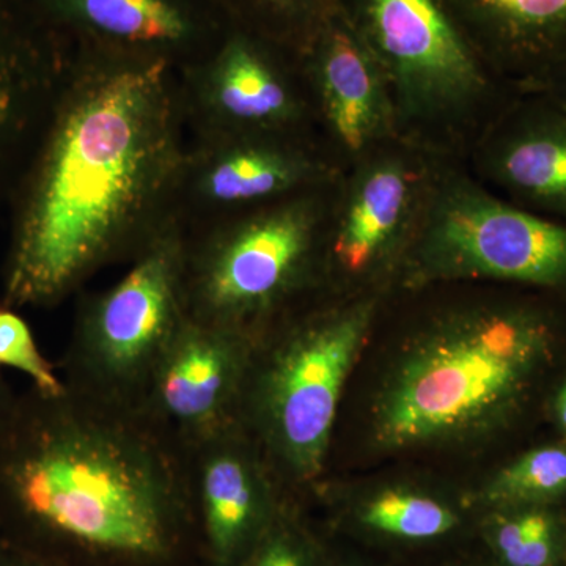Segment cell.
Instances as JSON below:
<instances>
[{
  "mask_svg": "<svg viewBox=\"0 0 566 566\" xmlns=\"http://www.w3.org/2000/svg\"><path fill=\"white\" fill-rule=\"evenodd\" d=\"M73 55L17 181L3 307L50 308L132 263L172 223L188 132L178 73L145 59Z\"/></svg>",
  "mask_w": 566,
  "mask_h": 566,
  "instance_id": "1",
  "label": "cell"
},
{
  "mask_svg": "<svg viewBox=\"0 0 566 566\" xmlns=\"http://www.w3.org/2000/svg\"><path fill=\"white\" fill-rule=\"evenodd\" d=\"M0 543L51 566H185V450L139 409L29 387L0 433Z\"/></svg>",
  "mask_w": 566,
  "mask_h": 566,
  "instance_id": "2",
  "label": "cell"
},
{
  "mask_svg": "<svg viewBox=\"0 0 566 566\" xmlns=\"http://www.w3.org/2000/svg\"><path fill=\"white\" fill-rule=\"evenodd\" d=\"M566 364V305L528 293L458 316L417 342L378 398L375 438L409 449L506 428Z\"/></svg>",
  "mask_w": 566,
  "mask_h": 566,
  "instance_id": "3",
  "label": "cell"
},
{
  "mask_svg": "<svg viewBox=\"0 0 566 566\" xmlns=\"http://www.w3.org/2000/svg\"><path fill=\"white\" fill-rule=\"evenodd\" d=\"M324 189L182 227V300L193 322L259 340L296 311L324 259Z\"/></svg>",
  "mask_w": 566,
  "mask_h": 566,
  "instance_id": "4",
  "label": "cell"
},
{
  "mask_svg": "<svg viewBox=\"0 0 566 566\" xmlns=\"http://www.w3.org/2000/svg\"><path fill=\"white\" fill-rule=\"evenodd\" d=\"M370 319L365 304L297 311L253 345L238 423L283 493L322 475L342 392Z\"/></svg>",
  "mask_w": 566,
  "mask_h": 566,
  "instance_id": "5",
  "label": "cell"
},
{
  "mask_svg": "<svg viewBox=\"0 0 566 566\" xmlns=\"http://www.w3.org/2000/svg\"><path fill=\"white\" fill-rule=\"evenodd\" d=\"M182 227L175 222L102 293L82 301L62 360L66 387L139 409L185 326Z\"/></svg>",
  "mask_w": 566,
  "mask_h": 566,
  "instance_id": "6",
  "label": "cell"
},
{
  "mask_svg": "<svg viewBox=\"0 0 566 566\" xmlns=\"http://www.w3.org/2000/svg\"><path fill=\"white\" fill-rule=\"evenodd\" d=\"M420 256L428 274L493 279L566 305V223L485 192L444 193L428 218Z\"/></svg>",
  "mask_w": 566,
  "mask_h": 566,
  "instance_id": "7",
  "label": "cell"
},
{
  "mask_svg": "<svg viewBox=\"0 0 566 566\" xmlns=\"http://www.w3.org/2000/svg\"><path fill=\"white\" fill-rule=\"evenodd\" d=\"M177 73L188 139L308 132L314 120L296 54L240 25Z\"/></svg>",
  "mask_w": 566,
  "mask_h": 566,
  "instance_id": "8",
  "label": "cell"
},
{
  "mask_svg": "<svg viewBox=\"0 0 566 566\" xmlns=\"http://www.w3.org/2000/svg\"><path fill=\"white\" fill-rule=\"evenodd\" d=\"M400 103L458 106L485 88L480 54L446 0H340Z\"/></svg>",
  "mask_w": 566,
  "mask_h": 566,
  "instance_id": "9",
  "label": "cell"
},
{
  "mask_svg": "<svg viewBox=\"0 0 566 566\" xmlns=\"http://www.w3.org/2000/svg\"><path fill=\"white\" fill-rule=\"evenodd\" d=\"M327 180L308 132L188 139L175 218L197 226L318 191Z\"/></svg>",
  "mask_w": 566,
  "mask_h": 566,
  "instance_id": "10",
  "label": "cell"
},
{
  "mask_svg": "<svg viewBox=\"0 0 566 566\" xmlns=\"http://www.w3.org/2000/svg\"><path fill=\"white\" fill-rule=\"evenodd\" d=\"M253 345L245 335L186 319L139 411L182 450L232 427Z\"/></svg>",
  "mask_w": 566,
  "mask_h": 566,
  "instance_id": "11",
  "label": "cell"
},
{
  "mask_svg": "<svg viewBox=\"0 0 566 566\" xmlns=\"http://www.w3.org/2000/svg\"><path fill=\"white\" fill-rule=\"evenodd\" d=\"M185 457L200 553L208 566H238L277 515L283 491L240 423Z\"/></svg>",
  "mask_w": 566,
  "mask_h": 566,
  "instance_id": "12",
  "label": "cell"
},
{
  "mask_svg": "<svg viewBox=\"0 0 566 566\" xmlns=\"http://www.w3.org/2000/svg\"><path fill=\"white\" fill-rule=\"evenodd\" d=\"M71 46L161 62L180 71L229 28L212 0H32Z\"/></svg>",
  "mask_w": 566,
  "mask_h": 566,
  "instance_id": "13",
  "label": "cell"
},
{
  "mask_svg": "<svg viewBox=\"0 0 566 566\" xmlns=\"http://www.w3.org/2000/svg\"><path fill=\"white\" fill-rule=\"evenodd\" d=\"M312 117L346 151H360L389 132L392 102L381 66L340 0L296 54Z\"/></svg>",
  "mask_w": 566,
  "mask_h": 566,
  "instance_id": "14",
  "label": "cell"
},
{
  "mask_svg": "<svg viewBox=\"0 0 566 566\" xmlns=\"http://www.w3.org/2000/svg\"><path fill=\"white\" fill-rule=\"evenodd\" d=\"M528 92L499 134L493 174L517 207L566 223V106Z\"/></svg>",
  "mask_w": 566,
  "mask_h": 566,
  "instance_id": "15",
  "label": "cell"
},
{
  "mask_svg": "<svg viewBox=\"0 0 566 566\" xmlns=\"http://www.w3.org/2000/svg\"><path fill=\"white\" fill-rule=\"evenodd\" d=\"M480 57L534 87L566 62V0H446Z\"/></svg>",
  "mask_w": 566,
  "mask_h": 566,
  "instance_id": "16",
  "label": "cell"
},
{
  "mask_svg": "<svg viewBox=\"0 0 566 566\" xmlns=\"http://www.w3.org/2000/svg\"><path fill=\"white\" fill-rule=\"evenodd\" d=\"M417 177L401 159L365 167L340 207L327 216L324 256L346 273H363L389 251L416 214Z\"/></svg>",
  "mask_w": 566,
  "mask_h": 566,
  "instance_id": "17",
  "label": "cell"
},
{
  "mask_svg": "<svg viewBox=\"0 0 566 566\" xmlns=\"http://www.w3.org/2000/svg\"><path fill=\"white\" fill-rule=\"evenodd\" d=\"M486 539L499 566H566L564 505L493 510Z\"/></svg>",
  "mask_w": 566,
  "mask_h": 566,
  "instance_id": "18",
  "label": "cell"
},
{
  "mask_svg": "<svg viewBox=\"0 0 566 566\" xmlns=\"http://www.w3.org/2000/svg\"><path fill=\"white\" fill-rule=\"evenodd\" d=\"M493 510L565 505L566 441L532 447L510 461L483 490Z\"/></svg>",
  "mask_w": 566,
  "mask_h": 566,
  "instance_id": "19",
  "label": "cell"
},
{
  "mask_svg": "<svg viewBox=\"0 0 566 566\" xmlns=\"http://www.w3.org/2000/svg\"><path fill=\"white\" fill-rule=\"evenodd\" d=\"M357 521L371 534L403 543H431L452 534L460 517L444 502L411 491H385L368 499Z\"/></svg>",
  "mask_w": 566,
  "mask_h": 566,
  "instance_id": "20",
  "label": "cell"
},
{
  "mask_svg": "<svg viewBox=\"0 0 566 566\" xmlns=\"http://www.w3.org/2000/svg\"><path fill=\"white\" fill-rule=\"evenodd\" d=\"M230 24L297 54L337 0H212Z\"/></svg>",
  "mask_w": 566,
  "mask_h": 566,
  "instance_id": "21",
  "label": "cell"
},
{
  "mask_svg": "<svg viewBox=\"0 0 566 566\" xmlns=\"http://www.w3.org/2000/svg\"><path fill=\"white\" fill-rule=\"evenodd\" d=\"M0 367L21 371L40 392L59 395L66 390L62 376L41 354L28 323L6 307L0 311Z\"/></svg>",
  "mask_w": 566,
  "mask_h": 566,
  "instance_id": "22",
  "label": "cell"
},
{
  "mask_svg": "<svg viewBox=\"0 0 566 566\" xmlns=\"http://www.w3.org/2000/svg\"><path fill=\"white\" fill-rule=\"evenodd\" d=\"M285 502L238 566H319L311 539L289 517Z\"/></svg>",
  "mask_w": 566,
  "mask_h": 566,
  "instance_id": "23",
  "label": "cell"
},
{
  "mask_svg": "<svg viewBox=\"0 0 566 566\" xmlns=\"http://www.w3.org/2000/svg\"><path fill=\"white\" fill-rule=\"evenodd\" d=\"M547 412L562 441H566V368H560L546 394Z\"/></svg>",
  "mask_w": 566,
  "mask_h": 566,
  "instance_id": "24",
  "label": "cell"
},
{
  "mask_svg": "<svg viewBox=\"0 0 566 566\" xmlns=\"http://www.w3.org/2000/svg\"><path fill=\"white\" fill-rule=\"evenodd\" d=\"M532 91L545 92L566 106V62L551 71L545 80L539 81L538 84L532 87Z\"/></svg>",
  "mask_w": 566,
  "mask_h": 566,
  "instance_id": "25",
  "label": "cell"
},
{
  "mask_svg": "<svg viewBox=\"0 0 566 566\" xmlns=\"http://www.w3.org/2000/svg\"><path fill=\"white\" fill-rule=\"evenodd\" d=\"M18 397H20V394L14 392L13 387L6 381L2 371H0V433H2L3 428L7 427L11 416H13Z\"/></svg>",
  "mask_w": 566,
  "mask_h": 566,
  "instance_id": "26",
  "label": "cell"
},
{
  "mask_svg": "<svg viewBox=\"0 0 566 566\" xmlns=\"http://www.w3.org/2000/svg\"><path fill=\"white\" fill-rule=\"evenodd\" d=\"M0 566H51L43 564V562L35 560V558L24 556V554L17 553L10 547L3 546L0 543Z\"/></svg>",
  "mask_w": 566,
  "mask_h": 566,
  "instance_id": "27",
  "label": "cell"
},
{
  "mask_svg": "<svg viewBox=\"0 0 566 566\" xmlns=\"http://www.w3.org/2000/svg\"><path fill=\"white\" fill-rule=\"evenodd\" d=\"M0 311H2V307H0Z\"/></svg>",
  "mask_w": 566,
  "mask_h": 566,
  "instance_id": "28",
  "label": "cell"
},
{
  "mask_svg": "<svg viewBox=\"0 0 566 566\" xmlns=\"http://www.w3.org/2000/svg\"><path fill=\"white\" fill-rule=\"evenodd\" d=\"M345 566H349V565H345Z\"/></svg>",
  "mask_w": 566,
  "mask_h": 566,
  "instance_id": "29",
  "label": "cell"
}]
</instances>
